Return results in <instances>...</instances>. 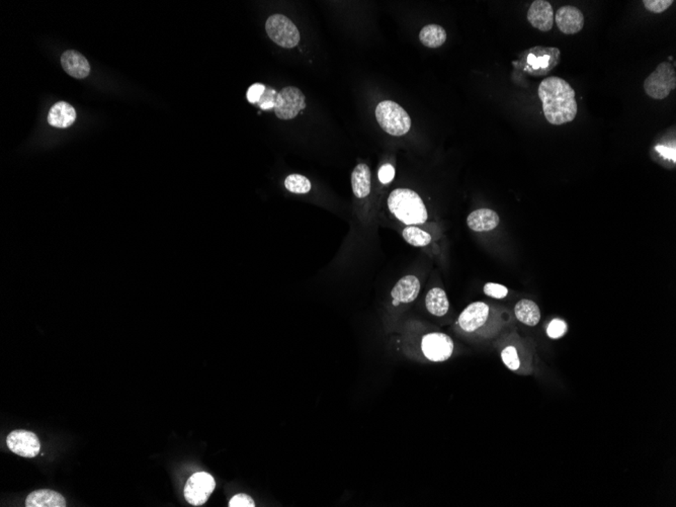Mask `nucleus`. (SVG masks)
<instances>
[{
  "label": "nucleus",
  "mask_w": 676,
  "mask_h": 507,
  "mask_svg": "<svg viewBox=\"0 0 676 507\" xmlns=\"http://www.w3.org/2000/svg\"><path fill=\"white\" fill-rule=\"evenodd\" d=\"M556 24L563 34L575 35L584 26V15L575 6H565L557 10Z\"/></svg>",
  "instance_id": "obj_11"
},
{
  "label": "nucleus",
  "mask_w": 676,
  "mask_h": 507,
  "mask_svg": "<svg viewBox=\"0 0 676 507\" xmlns=\"http://www.w3.org/2000/svg\"><path fill=\"white\" fill-rule=\"evenodd\" d=\"M379 181L383 183V185H388V183H391L393 181L394 177H395V168L393 165H384L381 166L380 169L378 172Z\"/></svg>",
  "instance_id": "obj_29"
},
{
  "label": "nucleus",
  "mask_w": 676,
  "mask_h": 507,
  "mask_svg": "<svg viewBox=\"0 0 676 507\" xmlns=\"http://www.w3.org/2000/svg\"><path fill=\"white\" fill-rule=\"evenodd\" d=\"M500 223L497 213L490 209H479L468 216L467 224L475 232H488L495 229Z\"/></svg>",
  "instance_id": "obj_15"
},
{
  "label": "nucleus",
  "mask_w": 676,
  "mask_h": 507,
  "mask_svg": "<svg viewBox=\"0 0 676 507\" xmlns=\"http://www.w3.org/2000/svg\"><path fill=\"white\" fill-rule=\"evenodd\" d=\"M6 444L13 453L24 458H34L39 455L41 444L34 433L19 429L13 431L6 438Z\"/></svg>",
  "instance_id": "obj_10"
},
{
  "label": "nucleus",
  "mask_w": 676,
  "mask_h": 507,
  "mask_svg": "<svg viewBox=\"0 0 676 507\" xmlns=\"http://www.w3.org/2000/svg\"><path fill=\"white\" fill-rule=\"evenodd\" d=\"M485 295L494 299H503L509 295V290L500 283H487L483 288Z\"/></svg>",
  "instance_id": "obj_27"
},
{
  "label": "nucleus",
  "mask_w": 676,
  "mask_h": 507,
  "mask_svg": "<svg viewBox=\"0 0 676 507\" xmlns=\"http://www.w3.org/2000/svg\"><path fill=\"white\" fill-rule=\"evenodd\" d=\"M274 113L279 119H292L306 108V97L303 92L295 86L283 88L277 94Z\"/></svg>",
  "instance_id": "obj_7"
},
{
  "label": "nucleus",
  "mask_w": 676,
  "mask_h": 507,
  "mask_svg": "<svg viewBox=\"0 0 676 507\" xmlns=\"http://www.w3.org/2000/svg\"><path fill=\"white\" fill-rule=\"evenodd\" d=\"M676 88V72L669 62H662L656 69L645 79L644 90L647 95L653 99L662 101L666 99Z\"/></svg>",
  "instance_id": "obj_5"
},
{
  "label": "nucleus",
  "mask_w": 676,
  "mask_h": 507,
  "mask_svg": "<svg viewBox=\"0 0 676 507\" xmlns=\"http://www.w3.org/2000/svg\"><path fill=\"white\" fill-rule=\"evenodd\" d=\"M286 190L292 194H305L312 189L311 181L302 174H292L286 177L283 181Z\"/></svg>",
  "instance_id": "obj_24"
},
{
  "label": "nucleus",
  "mask_w": 676,
  "mask_h": 507,
  "mask_svg": "<svg viewBox=\"0 0 676 507\" xmlns=\"http://www.w3.org/2000/svg\"><path fill=\"white\" fill-rule=\"evenodd\" d=\"M646 10L649 12L653 13H662L667 10V8H670L673 3H675L673 0H644L643 1Z\"/></svg>",
  "instance_id": "obj_28"
},
{
  "label": "nucleus",
  "mask_w": 676,
  "mask_h": 507,
  "mask_svg": "<svg viewBox=\"0 0 676 507\" xmlns=\"http://www.w3.org/2000/svg\"><path fill=\"white\" fill-rule=\"evenodd\" d=\"M527 21L538 30L549 32L553 28L554 10L551 3L545 0H536L529 6L527 12Z\"/></svg>",
  "instance_id": "obj_12"
},
{
  "label": "nucleus",
  "mask_w": 676,
  "mask_h": 507,
  "mask_svg": "<svg viewBox=\"0 0 676 507\" xmlns=\"http://www.w3.org/2000/svg\"><path fill=\"white\" fill-rule=\"evenodd\" d=\"M502 362L505 366L509 367L511 371L516 372L520 367V358L518 356V351L516 347L509 345L502 351Z\"/></svg>",
  "instance_id": "obj_25"
},
{
  "label": "nucleus",
  "mask_w": 676,
  "mask_h": 507,
  "mask_svg": "<svg viewBox=\"0 0 676 507\" xmlns=\"http://www.w3.org/2000/svg\"><path fill=\"white\" fill-rule=\"evenodd\" d=\"M541 53H535L531 49V54L527 56V65L531 70L529 72L536 74H546L554 66L559 63L560 51L556 48H540Z\"/></svg>",
  "instance_id": "obj_13"
},
{
  "label": "nucleus",
  "mask_w": 676,
  "mask_h": 507,
  "mask_svg": "<svg viewBox=\"0 0 676 507\" xmlns=\"http://www.w3.org/2000/svg\"><path fill=\"white\" fill-rule=\"evenodd\" d=\"M500 312L484 302H474L458 318V326L468 335L490 338L502 329Z\"/></svg>",
  "instance_id": "obj_2"
},
{
  "label": "nucleus",
  "mask_w": 676,
  "mask_h": 507,
  "mask_svg": "<svg viewBox=\"0 0 676 507\" xmlns=\"http://www.w3.org/2000/svg\"><path fill=\"white\" fill-rule=\"evenodd\" d=\"M277 94L274 90H265L263 94L261 95V99L258 101L259 108H263V110H270V108H274V103H276Z\"/></svg>",
  "instance_id": "obj_30"
},
{
  "label": "nucleus",
  "mask_w": 676,
  "mask_h": 507,
  "mask_svg": "<svg viewBox=\"0 0 676 507\" xmlns=\"http://www.w3.org/2000/svg\"><path fill=\"white\" fill-rule=\"evenodd\" d=\"M425 307L431 315L443 317L449 311L447 294L440 288H432L425 296Z\"/></svg>",
  "instance_id": "obj_21"
},
{
  "label": "nucleus",
  "mask_w": 676,
  "mask_h": 507,
  "mask_svg": "<svg viewBox=\"0 0 676 507\" xmlns=\"http://www.w3.org/2000/svg\"><path fill=\"white\" fill-rule=\"evenodd\" d=\"M265 85L261 83H256L254 85L250 86L249 90L247 92V99L249 103H258L259 99H261V95L265 92Z\"/></svg>",
  "instance_id": "obj_32"
},
{
  "label": "nucleus",
  "mask_w": 676,
  "mask_h": 507,
  "mask_svg": "<svg viewBox=\"0 0 676 507\" xmlns=\"http://www.w3.org/2000/svg\"><path fill=\"white\" fill-rule=\"evenodd\" d=\"M420 282L418 276L411 274L403 276L392 289L391 297L393 299V304L412 303L420 295Z\"/></svg>",
  "instance_id": "obj_14"
},
{
  "label": "nucleus",
  "mask_w": 676,
  "mask_h": 507,
  "mask_svg": "<svg viewBox=\"0 0 676 507\" xmlns=\"http://www.w3.org/2000/svg\"><path fill=\"white\" fill-rule=\"evenodd\" d=\"M63 69L74 78H85L90 71V63L81 54L75 51H67L61 57Z\"/></svg>",
  "instance_id": "obj_16"
},
{
  "label": "nucleus",
  "mask_w": 676,
  "mask_h": 507,
  "mask_svg": "<svg viewBox=\"0 0 676 507\" xmlns=\"http://www.w3.org/2000/svg\"><path fill=\"white\" fill-rule=\"evenodd\" d=\"M230 507H254V499L250 496L246 494H237L231 498L229 501Z\"/></svg>",
  "instance_id": "obj_31"
},
{
  "label": "nucleus",
  "mask_w": 676,
  "mask_h": 507,
  "mask_svg": "<svg viewBox=\"0 0 676 507\" xmlns=\"http://www.w3.org/2000/svg\"><path fill=\"white\" fill-rule=\"evenodd\" d=\"M420 40L425 47L440 48L447 41V32L438 24H429L421 30Z\"/></svg>",
  "instance_id": "obj_22"
},
{
  "label": "nucleus",
  "mask_w": 676,
  "mask_h": 507,
  "mask_svg": "<svg viewBox=\"0 0 676 507\" xmlns=\"http://www.w3.org/2000/svg\"><path fill=\"white\" fill-rule=\"evenodd\" d=\"M389 211L407 226L424 224L429 218L427 208L420 194L409 189H396L387 201Z\"/></svg>",
  "instance_id": "obj_3"
},
{
  "label": "nucleus",
  "mask_w": 676,
  "mask_h": 507,
  "mask_svg": "<svg viewBox=\"0 0 676 507\" xmlns=\"http://www.w3.org/2000/svg\"><path fill=\"white\" fill-rule=\"evenodd\" d=\"M216 488V481L209 473H195L186 484V500L192 506H199L208 501L213 491Z\"/></svg>",
  "instance_id": "obj_8"
},
{
  "label": "nucleus",
  "mask_w": 676,
  "mask_h": 507,
  "mask_svg": "<svg viewBox=\"0 0 676 507\" xmlns=\"http://www.w3.org/2000/svg\"><path fill=\"white\" fill-rule=\"evenodd\" d=\"M514 315L520 322L524 323L527 326L534 327L538 325L541 320L540 308L534 301L524 300L518 301L514 306Z\"/></svg>",
  "instance_id": "obj_20"
},
{
  "label": "nucleus",
  "mask_w": 676,
  "mask_h": 507,
  "mask_svg": "<svg viewBox=\"0 0 676 507\" xmlns=\"http://www.w3.org/2000/svg\"><path fill=\"white\" fill-rule=\"evenodd\" d=\"M352 189L354 197L365 199L371 194V170L365 163L354 167L352 172Z\"/></svg>",
  "instance_id": "obj_17"
},
{
  "label": "nucleus",
  "mask_w": 676,
  "mask_h": 507,
  "mask_svg": "<svg viewBox=\"0 0 676 507\" xmlns=\"http://www.w3.org/2000/svg\"><path fill=\"white\" fill-rule=\"evenodd\" d=\"M421 351L425 358L431 362H445L453 354L454 342L447 334L432 332L423 336Z\"/></svg>",
  "instance_id": "obj_9"
},
{
  "label": "nucleus",
  "mask_w": 676,
  "mask_h": 507,
  "mask_svg": "<svg viewBox=\"0 0 676 507\" xmlns=\"http://www.w3.org/2000/svg\"><path fill=\"white\" fill-rule=\"evenodd\" d=\"M76 119V112L69 103L60 101L53 106L48 115V123L53 127L68 128Z\"/></svg>",
  "instance_id": "obj_19"
},
{
  "label": "nucleus",
  "mask_w": 676,
  "mask_h": 507,
  "mask_svg": "<svg viewBox=\"0 0 676 507\" xmlns=\"http://www.w3.org/2000/svg\"><path fill=\"white\" fill-rule=\"evenodd\" d=\"M545 118L552 125L570 123L577 115L575 92L570 84L560 77H548L538 85Z\"/></svg>",
  "instance_id": "obj_1"
},
{
  "label": "nucleus",
  "mask_w": 676,
  "mask_h": 507,
  "mask_svg": "<svg viewBox=\"0 0 676 507\" xmlns=\"http://www.w3.org/2000/svg\"><path fill=\"white\" fill-rule=\"evenodd\" d=\"M566 322L561 320V319H554L550 323L548 329H547V334H548L549 338H552V340H558V338H562V336L566 334Z\"/></svg>",
  "instance_id": "obj_26"
},
{
  "label": "nucleus",
  "mask_w": 676,
  "mask_h": 507,
  "mask_svg": "<svg viewBox=\"0 0 676 507\" xmlns=\"http://www.w3.org/2000/svg\"><path fill=\"white\" fill-rule=\"evenodd\" d=\"M26 507H65L66 500L63 495L54 490L43 489L31 493L26 497Z\"/></svg>",
  "instance_id": "obj_18"
},
{
  "label": "nucleus",
  "mask_w": 676,
  "mask_h": 507,
  "mask_svg": "<svg viewBox=\"0 0 676 507\" xmlns=\"http://www.w3.org/2000/svg\"><path fill=\"white\" fill-rule=\"evenodd\" d=\"M265 31L270 39L281 48H295L300 43V32L296 24L289 17L280 13L268 17Z\"/></svg>",
  "instance_id": "obj_6"
},
{
  "label": "nucleus",
  "mask_w": 676,
  "mask_h": 507,
  "mask_svg": "<svg viewBox=\"0 0 676 507\" xmlns=\"http://www.w3.org/2000/svg\"><path fill=\"white\" fill-rule=\"evenodd\" d=\"M376 119L380 127L391 136H403L411 128L409 115L395 101H384L379 103L376 108Z\"/></svg>",
  "instance_id": "obj_4"
},
{
  "label": "nucleus",
  "mask_w": 676,
  "mask_h": 507,
  "mask_svg": "<svg viewBox=\"0 0 676 507\" xmlns=\"http://www.w3.org/2000/svg\"><path fill=\"white\" fill-rule=\"evenodd\" d=\"M402 236L409 244L415 247H425L431 244V235L415 226H407L402 231Z\"/></svg>",
  "instance_id": "obj_23"
}]
</instances>
